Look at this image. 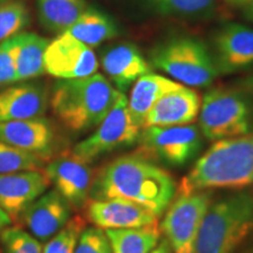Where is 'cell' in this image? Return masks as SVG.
I'll return each mask as SVG.
<instances>
[{
	"mask_svg": "<svg viewBox=\"0 0 253 253\" xmlns=\"http://www.w3.org/2000/svg\"><path fill=\"white\" fill-rule=\"evenodd\" d=\"M177 192L167 170L141 154L120 156L107 163L93 179V201L126 199L149 209L158 217L166 212Z\"/></svg>",
	"mask_w": 253,
	"mask_h": 253,
	"instance_id": "obj_1",
	"label": "cell"
},
{
	"mask_svg": "<svg viewBox=\"0 0 253 253\" xmlns=\"http://www.w3.org/2000/svg\"><path fill=\"white\" fill-rule=\"evenodd\" d=\"M253 184V132L216 141L183 177L176 194Z\"/></svg>",
	"mask_w": 253,
	"mask_h": 253,
	"instance_id": "obj_2",
	"label": "cell"
},
{
	"mask_svg": "<svg viewBox=\"0 0 253 253\" xmlns=\"http://www.w3.org/2000/svg\"><path fill=\"white\" fill-rule=\"evenodd\" d=\"M120 91L103 75L59 80L50 95V107L62 125L75 132L96 128L113 108Z\"/></svg>",
	"mask_w": 253,
	"mask_h": 253,
	"instance_id": "obj_3",
	"label": "cell"
},
{
	"mask_svg": "<svg viewBox=\"0 0 253 253\" xmlns=\"http://www.w3.org/2000/svg\"><path fill=\"white\" fill-rule=\"evenodd\" d=\"M252 232V194L238 191L212 198L199 227L194 253H236Z\"/></svg>",
	"mask_w": 253,
	"mask_h": 253,
	"instance_id": "obj_4",
	"label": "cell"
},
{
	"mask_svg": "<svg viewBox=\"0 0 253 253\" xmlns=\"http://www.w3.org/2000/svg\"><path fill=\"white\" fill-rule=\"evenodd\" d=\"M198 115L199 129L210 141L251 134L253 94L236 88H213L204 95Z\"/></svg>",
	"mask_w": 253,
	"mask_h": 253,
	"instance_id": "obj_5",
	"label": "cell"
},
{
	"mask_svg": "<svg viewBox=\"0 0 253 253\" xmlns=\"http://www.w3.org/2000/svg\"><path fill=\"white\" fill-rule=\"evenodd\" d=\"M151 65L190 87H208L219 75L208 47L191 37L172 38L157 46Z\"/></svg>",
	"mask_w": 253,
	"mask_h": 253,
	"instance_id": "obj_6",
	"label": "cell"
},
{
	"mask_svg": "<svg viewBox=\"0 0 253 253\" xmlns=\"http://www.w3.org/2000/svg\"><path fill=\"white\" fill-rule=\"evenodd\" d=\"M137 153L168 167L181 168L195 160L203 147V134L197 126H148L138 137Z\"/></svg>",
	"mask_w": 253,
	"mask_h": 253,
	"instance_id": "obj_7",
	"label": "cell"
},
{
	"mask_svg": "<svg viewBox=\"0 0 253 253\" xmlns=\"http://www.w3.org/2000/svg\"><path fill=\"white\" fill-rule=\"evenodd\" d=\"M141 129L129 113L128 99L121 93L113 108L96 126V130L79 142L72 154L89 164L114 150L137 143Z\"/></svg>",
	"mask_w": 253,
	"mask_h": 253,
	"instance_id": "obj_8",
	"label": "cell"
},
{
	"mask_svg": "<svg viewBox=\"0 0 253 253\" xmlns=\"http://www.w3.org/2000/svg\"><path fill=\"white\" fill-rule=\"evenodd\" d=\"M212 192L209 190L178 194L170 203L162 221L164 238L173 253H194L196 239Z\"/></svg>",
	"mask_w": 253,
	"mask_h": 253,
	"instance_id": "obj_9",
	"label": "cell"
},
{
	"mask_svg": "<svg viewBox=\"0 0 253 253\" xmlns=\"http://www.w3.org/2000/svg\"><path fill=\"white\" fill-rule=\"evenodd\" d=\"M45 72L59 80L82 79L99 68L96 55L89 46L62 33L48 43L43 56Z\"/></svg>",
	"mask_w": 253,
	"mask_h": 253,
	"instance_id": "obj_10",
	"label": "cell"
},
{
	"mask_svg": "<svg viewBox=\"0 0 253 253\" xmlns=\"http://www.w3.org/2000/svg\"><path fill=\"white\" fill-rule=\"evenodd\" d=\"M213 60L219 74H230L253 65V28L226 24L213 37Z\"/></svg>",
	"mask_w": 253,
	"mask_h": 253,
	"instance_id": "obj_11",
	"label": "cell"
},
{
	"mask_svg": "<svg viewBox=\"0 0 253 253\" xmlns=\"http://www.w3.org/2000/svg\"><path fill=\"white\" fill-rule=\"evenodd\" d=\"M45 175L72 207L82 208L86 204L93 182L88 163L73 154L66 155L53 160L46 167Z\"/></svg>",
	"mask_w": 253,
	"mask_h": 253,
	"instance_id": "obj_12",
	"label": "cell"
},
{
	"mask_svg": "<svg viewBox=\"0 0 253 253\" xmlns=\"http://www.w3.org/2000/svg\"><path fill=\"white\" fill-rule=\"evenodd\" d=\"M88 219L102 230L135 229L157 224L158 216L149 209L126 201L104 199L93 201L88 205Z\"/></svg>",
	"mask_w": 253,
	"mask_h": 253,
	"instance_id": "obj_13",
	"label": "cell"
},
{
	"mask_svg": "<svg viewBox=\"0 0 253 253\" xmlns=\"http://www.w3.org/2000/svg\"><path fill=\"white\" fill-rule=\"evenodd\" d=\"M72 205L56 190L43 192L21 213L30 233L39 240H48L71 219Z\"/></svg>",
	"mask_w": 253,
	"mask_h": 253,
	"instance_id": "obj_14",
	"label": "cell"
},
{
	"mask_svg": "<svg viewBox=\"0 0 253 253\" xmlns=\"http://www.w3.org/2000/svg\"><path fill=\"white\" fill-rule=\"evenodd\" d=\"M101 65L110 84L123 94L137 79L151 71V65L140 49L129 42L118 43L104 49L101 55Z\"/></svg>",
	"mask_w": 253,
	"mask_h": 253,
	"instance_id": "obj_15",
	"label": "cell"
},
{
	"mask_svg": "<svg viewBox=\"0 0 253 253\" xmlns=\"http://www.w3.org/2000/svg\"><path fill=\"white\" fill-rule=\"evenodd\" d=\"M48 185L45 173L37 170L0 175V209L9 216L21 214Z\"/></svg>",
	"mask_w": 253,
	"mask_h": 253,
	"instance_id": "obj_16",
	"label": "cell"
},
{
	"mask_svg": "<svg viewBox=\"0 0 253 253\" xmlns=\"http://www.w3.org/2000/svg\"><path fill=\"white\" fill-rule=\"evenodd\" d=\"M201 99L196 90L183 86L161 97L145 116L143 128L190 125L197 119Z\"/></svg>",
	"mask_w": 253,
	"mask_h": 253,
	"instance_id": "obj_17",
	"label": "cell"
},
{
	"mask_svg": "<svg viewBox=\"0 0 253 253\" xmlns=\"http://www.w3.org/2000/svg\"><path fill=\"white\" fill-rule=\"evenodd\" d=\"M0 142L46 158L52 151L54 131L42 118L0 122Z\"/></svg>",
	"mask_w": 253,
	"mask_h": 253,
	"instance_id": "obj_18",
	"label": "cell"
},
{
	"mask_svg": "<svg viewBox=\"0 0 253 253\" xmlns=\"http://www.w3.org/2000/svg\"><path fill=\"white\" fill-rule=\"evenodd\" d=\"M48 104L45 88L23 84L0 91V122L42 118Z\"/></svg>",
	"mask_w": 253,
	"mask_h": 253,
	"instance_id": "obj_19",
	"label": "cell"
},
{
	"mask_svg": "<svg viewBox=\"0 0 253 253\" xmlns=\"http://www.w3.org/2000/svg\"><path fill=\"white\" fill-rule=\"evenodd\" d=\"M6 42L13 58L17 82L38 78L45 73L43 56L48 40L32 32H21Z\"/></svg>",
	"mask_w": 253,
	"mask_h": 253,
	"instance_id": "obj_20",
	"label": "cell"
},
{
	"mask_svg": "<svg viewBox=\"0 0 253 253\" xmlns=\"http://www.w3.org/2000/svg\"><path fill=\"white\" fill-rule=\"evenodd\" d=\"M183 84L157 74H145L135 82L128 100L129 113L137 126L143 128L147 114L164 95L182 88Z\"/></svg>",
	"mask_w": 253,
	"mask_h": 253,
	"instance_id": "obj_21",
	"label": "cell"
},
{
	"mask_svg": "<svg viewBox=\"0 0 253 253\" xmlns=\"http://www.w3.org/2000/svg\"><path fill=\"white\" fill-rule=\"evenodd\" d=\"M66 34L89 47L99 46L119 34V27L108 14L96 8H86Z\"/></svg>",
	"mask_w": 253,
	"mask_h": 253,
	"instance_id": "obj_22",
	"label": "cell"
},
{
	"mask_svg": "<svg viewBox=\"0 0 253 253\" xmlns=\"http://www.w3.org/2000/svg\"><path fill=\"white\" fill-rule=\"evenodd\" d=\"M84 9V0H38L40 23L53 33H65Z\"/></svg>",
	"mask_w": 253,
	"mask_h": 253,
	"instance_id": "obj_23",
	"label": "cell"
},
{
	"mask_svg": "<svg viewBox=\"0 0 253 253\" xmlns=\"http://www.w3.org/2000/svg\"><path fill=\"white\" fill-rule=\"evenodd\" d=\"M113 253H150L161 240L157 224L135 229L104 230Z\"/></svg>",
	"mask_w": 253,
	"mask_h": 253,
	"instance_id": "obj_24",
	"label": "cell"
},
{
	"mask_svg": "<svg viewBox=\"0 0 253 253\" xmlns=\"http://www.w3.org/2000/svg\"><path fill=\"white\" fill-rule=\"evenodd\" d=\"M154 12L188 20L210 19L219 11V0H142Z\"/></svg>",
	"mask_w": 253,
	"mask_h": 253,
	"instance_id": "obj_25",
	"label": "cell"
},
{
	"mask_svg": "<svg viewBox=\"0 0 253 253\" xmlns=\"http://www.w3.org/2000/svg\"><path fill=\"white\" fill-rule=\"evenodd\" d=\"M45 158L0 142V175L32 171L43 166Z\"/></svg>",
	"mask_w": 253,
	"mask_h": 253,
	"instance_id": "obj_26",
	"label": "cell"
},
{
	"mask_svg": "<svg viewBox=\"0 0 253 253\" xmlns=\"http://www.w3.org/2000/svg\"><path fill=\"white\" fill-rule=\"evenodd\" d=\"M30 23L26 6L20 1L0 6V43L21 33Z\"/></svg>",
	"mask_w": 253,
	"mask_h": 253,
	"instance_id": "obj_27",
	"label": "cell"
},
{
	"mask_svg": "<svg viewBox=\"0 0 253 253\" xmlns=\"http://www.w3.org/2000/svg\"><path fill=\"white\" fill-rule=\"evenodd\" d=\"M84 229V221L75 217L62 227L59 232L50 237L42 248V253H74L79 237Z\"/></svg>",
	"mask_w": 253,
	"mask_h": 253,
	"instance_id": "obj_28",
	"label": "cell"
},
{
	"mask_svg": "<svg viewBox=\"0 0 253 253\" xmlns=\"http://www.w3.org/2000/svg\"><path fill=\"white\" fill-rule=\"evenodd\" d=\"M2 253H42V246L36 237L19 227L6 229L1 233Z\"/></svg>",
	"mask_w": 253,
	"mask_h": 253,
	"instance_id": "obj_29",
	"label": "cell"
},
{
	"mask_svg": "<svg viewBox=\"0 0 253 253\" xmlns=\"http://www.w3.org/2000/svg\"><path fill=\"white\" fill-rule=\"evenodd\" d=\"M74 253H113L106 231L97 226L84 229Z\"/></svg>",
	"mask_w": 253,
	"mask_h": 253,
	"instance_id": "obj_30",
	"label": "cell"
},
{
	"mask_svg": "<svg viewBox=\"0 0 253 253\" xmlns=\"http://www.w3.org/2000/svg\"><path fill=\"white\" fill-rule=\"evenodd\" d=\"M17 82L15 79V68L13 58L7 46V42L4 41L0 43V86Z\"/></svg>",
	"mask_w": 253,
	"mask_h": 253,
	"instance_id": "obj_31",
	"label": "cell"
},
{
	"mask_svg": "<svg viewBox=\"0 0 253 253\" xmlns=\"http://www.w3.org/2000/svg\"><path fill=\"white\" fill-rule=\"evenodd\" d=\"M11 224H12L11 216H9L8 213H6L4 210L0 209V235H1L6 229H8V227L11 226Z\"/></svg>",
	"mask_w": 253,
	"mask_h": 253,
	"instance_id": "obj_32",
	"label": "cell"
},
{
	"mask_svg": "<svg viewBox=\"0 0 253 253\" xmlns=\"http://www.w3.org/2000/svg\"><path fill=\"white\" fill-rule=\"evenodd\" d=\"M150 253H173L171 248H170L169 243L167 242L166 238L161 239L156 248H155Z\"/></svg>",
	"mask_w": 253,
	"mask_h": 253,
	"instance_id": "obj_33",
	"label": "cell"
},
{
	"mask_svg": "<svg viewBox=\"0 0 253 253\" xmlns=\"http://www.w3.org/2000/svg\"><path fill=\"white\" fill-rule=\"evenodd\" d=\"M240 87L253 94V72L240 81Z\"/></svg>",
	"mask_w": 253,
	"mask_h": 253,
	"instance_id": "obj_34",
	"label": "cell"
},
{
	"mask_svg": "<svg viewBox=\"0 0 253 253\" xmlns=\"http://www.w3.org/2000/svg\"><path fill=\"white\" fill-rule=\"evenodd\" d=\"M243 17H244L248 21L253 23V1L251 4L246 5L243 7Z\"/></svg>",
	"mask_w": 253,
	"mask_h": 253,
	"instance_id": "obj_35",
	"label": "cell"
},
{
	"mask_svg": "<svg viewBox=\"0 0 253 253\" xmlns=\"http://www.w3.org/2000/svg\"><path fill=\"white\" fill-rule=\"evenodd\" d=\"M253 0H224L227 5L235 6V7H244V6L251 4Z\"/></svg>",
	"mask_w": 253,
	"mask_h": 253,
	"instance_id": "obj_36",
	"label": "cell"
},
{
	"mask_svg": "<svg viewBox=\"0 0 253 253\" xmlns=\"http://www.w3.org/2000/svg\"><path fill=\"white\" fill-rule=\"evenodd\" d=\"M239 253H253V242L250 245L246 246V248L243 249Z\"/></svg>",
	"mask_w": 253,
	"mask_h": 253,
	"instance_id": "obj_37",
	"label": "cell"
},
{
	"mask_svg": "<svg viewBox=\"0 0 253 253\" xmlns=\"http://www.w3.org/2000/svg\"><path fill=\"white\" fill-rule=\"evenodd\" d=\"M0 1H1V0H0Z\"/></svg>",
	"mask_w": 253,
	"mask_h": 253,
	"instance_id": "obj_38",
	"label": "cell"
}]
</instances>
